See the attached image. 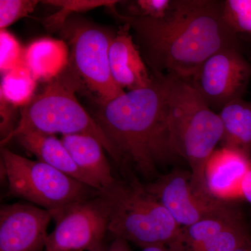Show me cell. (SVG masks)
I'll use <instances>...</instances> for the list:
<instances>
[{
  "label": "cell",
  "instance_id": "obj_1",
  "mask_svg": "<svg viewBox=\"0 0 251 251\" xmlns=\"http://www.w3.org/2000/svg\"><path fill=\"white\" fill-rule=\"evenodd\" d=\"M108 9L133 31L153 75L188 80L206 59L237 46L236 34L224 22L223 1L174 0L165 17H137Z\"/></svg>",
  "mask_w": 251,
  "mask_h": 251
},
{
  "label": "cell",
  "instance_id": "obj_2",
  "mask_svg": "<svg viewBox=\"0 0 251 251\" xmlns=\"http://www.w3.org/2000/svg\"><path fill=\"white\" fill-rule=\"evenodd\" d=\"M153 77L148 87L100 104L94 115L113 147L117 163L146 176L179 158L172 140L164 80L161 75Z\"/></svg>",
  "mask_w": 251,
  "mask_h": 251
},
{
  "label": "cell",
  "instance_id": "obj_3",
  "mask_svg": "<svg viewBox=\"0 0 251 251\" xmlns=\"http://www.w3.org/2000/svg\"><path fill=\"white\" fill-rule=\"evenodd\" d=\"M162 77L166 86L175 152L188 162L194 189L210 196L206 188L204 171L206 162L222 140L221 118L187 80Z\"/></svg>",
  "mask_w": 251,
  "mask_h": 251
},
{
  "label": "cell",
  "instance_id": "obj_4",
  "mask_svg": "<svg viewBox=\"0 0 251 251\" xmlns=\"http://www.w3.org/2000/svg\"><path fill=\"white\" fill-rule=\"evenodd\" d=\"M84 87L70 65L58 77L50 81L41 93L20 111L14 130L1 140L5 146L17 135L27 131L62 135L87 134L100 142L105 151L116 161L112 144L94 117L77 100V92Z\"/></svg>",
  "mask_w": 251,
  "mask_h": 251
},
{
  "label": "cell",
  "instance_id": "obj_5",
  "mask_svg": "<svg viewBox=\"0 0 251 251\" xmlns=\"http://www.w3.org/2000/svg\"><path fill=\"white\" fill-rule=\"evenodd\" d=\"M108 206L109 233L142 249L168 247L180 229L168 210L138 181H116L100 192Z\"/></svg>",
  "mask_w": 251,
  "mask_h": 251
},
{
  "label": "cell",
  "instance_id": "obj_6",
  "mask_svg": "<svg viewBox=\"0 0 251 251\" xmlns=\"http://www.w3.org/2000/svg\"><path fill=\"white\" fill-rule=\"evenodd\" d=\"M1 171L10 194L52 213L100 193L53 167L4 148Z\"/></svg>",
  "mask_w": 251,
  "mask_h": 251
},
{
  "label": "cell",
  "instance_id": "obj_7",
  "mask_svg": "<svg viewBox=\"0 0 251 251\" xmlns=\"http://www.w3.org/2000/svg\"><path fill=\"white\" fill-rule=\"evenodd\" d=\"M55 221L44 251H106V201L101 193L52 213Z\"/></svg>",
  "mask_w": 251,
  "mask_h": 251
},
{
  "label": "cell",
  "instance_id": "obj_8",
  "mask_svg": "<svg viewBox=\"0 0 251 251\" xmlns=\"http://www.w3.org/2000/svg\"><path fill=\"white\" fill-rule=\"evenodd\" d=\"M113 36L103 28L89 25L77 27L73 33L69 65L84 87L97 96L99 104L125 93L110 70L109 48Z\"/></svg>",
  "mask_w": 251,
  "mask_h": 251
},
{
  "label": "cell",
  "instance_id": "obj_9",
  "mask_svg": "<svg viewBox=\"0 0 251 251\" xmlns=\"http://www.w3.org/2000/svg\"><path fill=\"white\" fill-rule=\"evenodd\" d=\"M251 76V64L232 46L212 54L187 81L211 108L221 109L241 98Z\"/></svg>",
  "mask_w": 251,
  "mask_h": 251
},
{
  "label": "cell",
  "instance_id": "obj_10",
  "mask_svg": "<svg viewBox=\"0 0 251 251\" xmlns=\"http://www.w3.org/2000/svg\"><path fill=\"white\" fill-rule=\"evenodd\" d=\"M180 227L232 211L229 202L201 194L193 188L191 172L174 170L145 186Z\"/></svg>",
  "mask_w": 251,
  "mask_h": 251
},
{
  "label": "cell",
  "instance_id": "obj_11",
  "mask_svg": "<svg viewBox=\"0 0 251 251\" xmlns=\"http://www.w3.org/2000/svg\"><path fill=\"white\" fill-rule=\"evenodd\" d=\"M51 211L25 203L0 209V251H44Z\"/></svg>",
  "mask_w": 251,
  "mask_h": 251
},
{
  "label": "cell",
  "instance_id": "obj_12",
  "mask_svg": "<svg viewBox=\"0 0 251 251\" xmlns=\"http://www.w3.org/2000/svg\"><path fill=\"white\" fill-rule=\"evenodd\" d=\"M251 169L248 155L225 147L216 149L206 162L204 171L208 193L225 202L242 199V182Z\"/></svg>",
  "mask_w": 251,
  "mask_h": 251
},
{
  "label": "cell",
  "instance_id": "obj_13",
  "mask_svg": "<svg viewBox=\"0 0 251 251\" xmlns=\"http://www.w3.org/2000/svg\"><path fill=\"white\" fill-rule=\"evenodd\" d=\"M130 31L124 25L114 35L109 48L112 77L119 87L128 91L148 87L153 78Z\"/></svg>",
  "mask_w": 251,
  "mask_h": 251
},
{
  "label": "cell",
  "instance_id": "obj_14",
  "mask_svg": "<svg viewBox=\"0 0 251 251\" xmlns=\"http://www.w3.org/2000/svg\"><path fill=\"white\" fill-rule=\"evenodd\" d=\"M18 143L32 153L38 161L45 163L69 175L82 184L100 192L99 185L79 169L61 139L54 135L35 131H27L14 138Z\"/></svg>",
  "mask_w": 251,
  "mask_h": 251
},
{
  "label": "cell",
  "instance_id": "obj_15",
  "mask_svg": "<svg viewBox=\"0 0 251 251\" xmlns=\"http://www.w3.org/2000/svg\"><path fill=\"white\" fill-rule=\"evenodd\" d=\"M60 139L79 169L99 185L100 192L116 182L104 153L105 149L97 138L87 134H71L62 135Z\"/></svg>",
  "mask_w": 251,
  "mask_h": 251
},
{
  "label": "cell",
  "instance_id": "obj_16",
  "mask_svg": "<svg viewBox=\"0 0 251 251\" xmlns=\"http://www.w3.org/2000/svg\"><path fill=\"white\" fill-rule=\"evenodd\" d=\"M69 62L67 46L61 40L39 39L25 50V65L36 81L53 80L67 69Z\"/></svg>",
  "mask_w": 251,
  "mask_h": 251
},
{
  "label": "cell",
  "instance_id": "obj_17",
  "mask_svg": "<svg viewBox=\"0 0 251 251\" xmlns=\"http://www.w3.org/2000/svg\"><path fill=\"white\" fill-rule=\"evenodd\" d=\"M222 122V147L251 153V102L242 98L225 105L219 114Z\"/></svg>",
  "mask_w": 251,
  "mask_h": 251
},
{
  "label": "cell",
  "instance_id": "obj_18",
  "mask_svg": "<svg viewBox=\"0 0 251 251\" xmlns=\"http://www.w3.org/2000/svg\"><path fill=\"white\" fill-rule=\"evenodd\" d=\"M242 216L237 209L201 220L186 227H180L173 242L168 246L170 251H193L215 237L239 220Z\"/></svg>",
  "mask_w": 251,
  "mask_h": 251
},
{
  "label": "cell",
  "instance_id": "obj_19",
  "mask_svg": "<svg viewBox=\"0 0 251 251\" xmlns=\"http://www.w3.org/2000/svg\"><path fill=\"white\" fill-rule=\"evenodd\" d=\"M36 82L25 64L14 68L1 79V100L14 107L25 106L34 97Z\"/></svg>",
  "mask_w": 251,
  "mask_h": 251
},
{
  "label": "cell",
  "instance_id": "obj_20",
  "mask_svg": "<svg viewBox=\"0 0 251 251\" xmlns=\"http://www.w3.org/2000/svg\"><path fill=\"white\" fill-rule=\"evenodd\" d=\"M249 245L251 238L241 219L193 251H235Z\"/></svg>",
  "mask_w": 251,
  "mask_h": 251
},
{
  "label": "cell",
  "instance_id": "obj_21",
  "mask_svg": "<svg viewBox=\"0 0 251 251\" xmlns=\"http://www.w3.org/2000/svg\"><path fill=\"white\" fill-rule=\"evenodd\" d=\"M224 22L234 34H251V0H226L223 1Z\"/></svg>",
  "mask_w": 251,
  "mask_h": 251
},
{
  "label": "cell",
  "instance_id": "obj_22",
  "mask_svg": "<svg viewBox=\"0 0 251 251\" xmlns=\"http://www.w3.org/2000/svg\"><path fill=\"white\" fill-rule=\"evenodd\" d=\"M25 50L14 35L6 31H0V69L3 74L24 64Z\"/></svg>",
  "mask_w": 251,
  "mask_h": 251
},
{
  "label": "cell",
  "instance_id": "obj_23",
  "mask_svg": "<svg viewBox=\"0 0 251 251\" xmlns=\"http://www.w3.org/2000/svg\"><path fill=\"white\" fill-rule=\"evenodd\" d=\"M39 1L35 0H1L0 1V27H9L18 20L34 11Z\"/></svg>",
  "mask_w": 251,
  "mask_h": 251
},
{
  "label": "cell",
  "instance_id": "obj_24",
  "mask_svg": "<svg viewBox=\"0 0 251 251\" xmlns=\"http://www.w3.org/2000/svg\"><path fill=\"white\" fill-rule=\"evenodd\" d=\"M174 0H138L130 3L129 16L154 18L165 17L171 11Z\"/></svg>",
  "mask_w": 251,
  "mask_h": 251
},
{
  "label": "cell",
  "instance_id": "obj_25",
  "mask_svg": "<svg viewBox=\"0 0 251 251\" xmlns=\"http://www.w3.org/2000/svg\"><path fill=\"white\" fill-rule=\"evenodd\" d=\"M43 3H46L47 4H51L52 6H57L61 7V11L57 13L59 14H65V12H73V11H84L87 10L95 9L99 6H105L108 8L110 6H114L118 1H108V0H91V1H44Z\"/></svg>",
  "mask_w": 251,
  "mask_h": 251
},
{
  "label": "cell",
  "instance_id": "obj_26",
  "mask_svg": "<svg viewBox=\"0 0 251 251\" xmlns=\"http://www.w3.org/2000/svg\"><path fill=\"white\" fill-rule=\"evenodd\" d=\"M242 199L251 204V169L246 175L242 185Z\"/></svg>",
  "mask_w": 251,
  "mask_h": 251
},
{
  "label": "cell",
  "instance_id": "obj_27",
  "mask_svg": "<svg viewBox=\"0 0 251 251\" xmlns=\"http://www.w3.org/2000/svg\"><path fill=\"white\" fill-rule=\"evenodd\" d=\"M106 251H130L128 242L120 238H114Z\"/></svg>",
  "mask_w": 251,
  "mask_h": 251
},
{
  "label": "cell",
  "instance_id": "obj_28",
  "mask_svg": "<svg viewBox=\"0 0 251 251\" xmlns=\"http://www.w3.org/2000/svg\"><path fill=\"white\" fill-rule=\"evenodd\" d=\"M142 251H170L166 246H151V247H145Z\"/></svg>",
  "mask_w": 251,
  "mask_h": 251
},
{
  "label": "cell",
  "instance_id": "obj_29",
  "mask_svg": "<svg viewBox=\"0 0 251 251\" xmlns=\"http://www.w3.org/2000/svg\"><path fill=\"white\" fill-rule=\"evenodd\" d=\"M235 251H251V245L241 248V249H237V250Z\"/></svg>",
  "mask_w": 251,
  "mask_h": 251
}]
</instances>
